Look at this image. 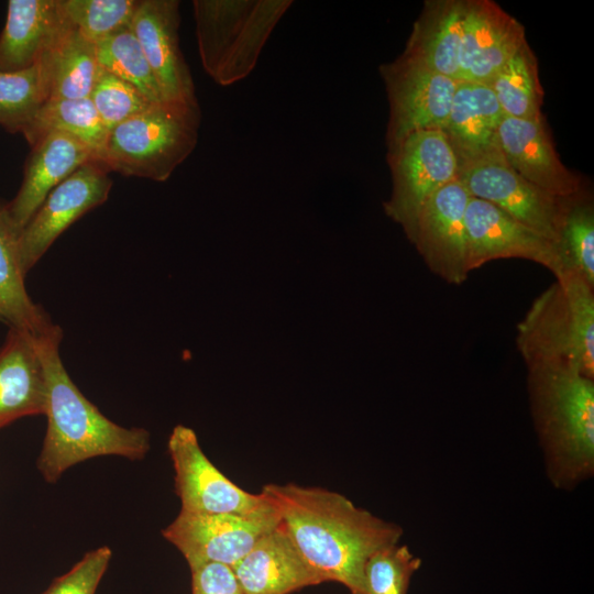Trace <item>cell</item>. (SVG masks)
<instances>
[{"mask_svg": "<svg viewBox=\"0 0 594 594\" xmlns=\"http://www.w3.org/2000/svg\"><path fill=\"white\" fill-rule=\"evenodd\" d=\"M296 548L323 582L364 594L363 566L375 551L398 543L403 529L358 507L344 495L295 483L265 484Z\"/></svg>", "mask_w": 594, "mask_h": 594, "instance_id": "6da1fadb", "label": "cell"}, {"mask_svg": "<svg viewBox=\"0 0 594 594\" xmlns=\"http://www.w3.org/2000/svg\"><path fill=\"white\" fill-rule=\"evenodd\" d=\"M63 331L54 324L35 336L46 383V433L37 469L48 483L88 459L117 455L129 460L145 458L151 447L144 428H125L107 418L68 375L61 354Z\"/></svg>", "mask_w": 594, "mask_h": 594, "instance_id": "7a4b0ae2", "label": "cell"}, {"mask_svg": "<svg viewBox=\"0 0 594 594\" xmlns=\"http://www.w3.org/2000/svg\"><path fill=\"white\" fill-rule=\"evenodd\" d=\"M531 416L554 486L572 488L594 471V378L563 365L527 366Z\"/></svg>", "mask_w": 594, "mask_h": 594, "instance_id": "3957f363", "label": "cell"}, {"mask_svg": "<svg viewBox=\"0 0 594 594\" xmlns=\"http://www.w3.org/2000/svg\"><path fill=\"white\" fill-rule=\"evenodd\" d=\"M594 287L565 273L535 298L517 324L527 366L556 364L594 378Z\"/></svg>", "mask_w": 594, "mask_h": 594, "instance_id": "277c9868", "label": "cell"}, {"mask_svg": "<svg viewBox=\"0 0 594 594\" xmlns=\"http://www.w3.org/2000/svg\"><path fill=\"white\" fill-rule=\"evenodd\" d=\"M200 122L198 102H154L108 132L98 161L124 176L165 182L195 150Z\"/></svg>", "mask_w": 594, "mask_h": 594, "instance_id": "5b68a950", "label": "cell"}, {"mask_svg": "<svg viewBox=\"0 0 594 594\" xmlns=\"http://www.w3.org/2000/svg\"><path fill=\"white\" fill-rule=\"evenodd\" d=\"M290 0L193 1L198 52L207 75L233 85L254 69Z\"/></svg>", "mask_w": 594, "mask_h": 594, "instance_id": "8992f818", "label": "cell"}, {"mask_svg": "<svg viewBox=\"0 0 594 594\" xmlns=\"http://www.w3.org/2000/svg\"><path fill=\"white\" fill-rule=\"evenodd\" d=\"M386 148L392 193L383 208L411 242L420 209L435 193L458 178V163L441 130L411 133Z\"/></svg>", "mask_w": 594, "mask_h": 594, "instance_id": "52a82bcc", "label": "cell"}, {"mask_svg": "<svg viewBox=\"0 0 594 594\" xmlns=\"http://www.w3.org/2000/svg\"><path fill=\"white\" fill-rule=\"evenodd\" d=\"M389 114L386 147L411 133L442 130L459 81L399 55L380 66Z\"/></svg>", "mask_w": 594, "mask_h": 594, "instance_id": "ba28073f", "label": "cell"}, {"mask_svg": "<svg viewBox=\"0 0 594 594\" xmlns=\"http://www.w3.org/2000/svg\"><path fill=\"white\" fill-rule=\"evenodd\" d=\"M167 449L180 510L251 515L272 507L265 493H249L221 473L204 453L191 428L177 425L169 435Z\"/></svg>", "mask_w": 594, "mask_h": 594, "instance_id": "9c48e42d", "label": "cell"}, {"mask_svg": "<svg viewBox=\"0 0 594 594\" xmlns=\"http://www.w3.org/2000/svg\"><path fill=\"white\" fill-rule=\"evenodd\" d=\"M279 522L273 504L270 509L251 515L180 510L162 535L179 550L189 566L213 562L232 568Z\"/></svg>", "mask_w": 594, "mask_h": 594, "instance_id": "30bf717a", "label": "cell"}, {"mask_svg": "<svg viewBox=\"0 0 594 594\" xmlns=\"http://www.w3.org/2000/svg\"><path fill=\"white\" fill-rule=\"evenodd\" d=\"M111 187L108 168L96 160L82 164L56 186L19 233L23 272L28 274L70 224L102 205Z\"/></svg>", "mask_w": 594, "mask_h": 594, "instance_id": "8fae6325", "label": "cell"}, {"mask_svg": "<svg viewBox=\"0 0 594 594\" xmlns=\"http://www.w3.org/2000/svg\"><path fill=\"white\" fill-rule=\"evenodd\" d=\"M458 180L471 197L485 200L556 243L566 198L531 184L504 160L486 161L459 169Z\"/></svg>", "mask_w": 594, "mask_h": 594, "instance_id": "7c38bea8", "label": "cell"}, {"mask_svg": "<svg viewBox=\"0 0 594 594\" xmlns=\"http://www.w3.org/2000/svg\"><path fill=\"white\" fill-rule=\"evenodd\" d=\"M466 268L471 273L499 258H524L563 274L556 243L518 222L494 205L471 197L464 215Z\"/></svg>", "mask_w": 594, "mask_h": 594, "instance_id": "4fadbf2b", "label": "cell"}, {"mask_svg": "<svg viewBox=\"0 0 594 594\" xmlns=\"http://www.w3.org/2000/svg\"><path fill=\"white\" fill-rule=\"evenodd\" d=\"M471 196L457 179L435 193L420 209L411 244L428 268L449 284L466 280L464 215Z\"/></svg>", "mask_w": 594, "mask_h": 594, "instance_id": "5bb4252c", "label": "cell"}, {"mask_svg": "<svg viewBox=\"0 0 594 594\" xmlns=\"http://www.w3.org/2000/svg\"><path fill=\"white\" fill-rule=\"evenodd\" d=\"M179 1L141 0L131 23L165 100L197 103L179 45Z\"/></svg>", "mask_w": 594, "mask_h": 594, "instance_id": "9a60e30c", "label": "cell"}, {"mask_svg": "<svg viewBox=\"0 0 594 594\" xmlns=\"http://www.w3.org/2000/svg\"><path fill=\"white\" fill-rule=\"evenodd\" d=\"M524 25L492 0H463L460 81L487 85L526 41Z\"/></svg>", "mask_w": 594, "mask_h": 594, "instance_id": "2e32d148", "label": "cell"}, {"mask_svg": "<svg viewBox=\"0 0 594 594\" xmlns=\"http://www.w3.org/2000/svg\"><path fill=\"white\" fill-rule=\"evenodd\" d=\"M31 147L16 195L0 206L6 220L18 234L56 186L82 164L96 160L86 144L63 132H50Z\"/></svg>", "mask_w": 594, "mask_h": 594, "instance_id": "e0dca14e", "label": "cell"}, {"mask_svg": "<svg viewBox=\"0 0 594 594\" xmlns=\"http://www.w3.org/2000/svg\"><path fill=\"white\" fill-rule=\"evenodd\" d=\"M498 144L505 163L544 191L560 198L582 191L579 176L560 160L543 117L527 120L504 116Z\"/></svg>", "mask_w": 594, "mask_h": 594, "instance_id": "ac0fdd59", "label": "cell"}, {"mask_svg": "<svg viewBox=\"0 0 594 594\" xmlns=\"http://www.w3.org/2000/svg\"><path fill=\"white\" fill-rule=\"evenodd\" d=\"M504 117L493 90L482 84L459 81L442 132L458 167L503 160L498 127Z\"/></svg>", "mask_w": 594, "mask_h": 594, "instance_id": "d6986e66", "label": "cell"}, {"mask_svg": "<svg viewBox=\"0 0 594 594\" xmlns=\"http://www.w3.org/2000/svg\"><path fill=\"white\" fill-rule=\"evenodd\" d=\"M245 594H290L323 583L282 521L232 566Z\"/></svg>", "mask_w": 594, "mask_h": 594, "instance_id": "ffe728a7", "label": "cell"}, {"mask_svg": "<svg viewBox=\"0 0 594 594\" xmlns=\"http://www.w3.org/2000/svg\"><path fill=\"white\" fill-rule=\"evenodd\" d=\"M46 383L35 336L9 329L0 346V429L12 421L44 415Z\"/></svg>", "mask_w": 594, "mask_h": 594, "instance_id": "44dd1931", "label": "cell"}, {"mask_svg": "<svg viewBox=\"0 0 594 594\" xmlns=\"http://www.w3.org/2000/svg\"><path fill=\"white\" fill-rule=\"evenodd\" d=\"M64 24L58 0H10L0 34V70L28 69L41 59Z\"/></svg>", "mask_w": 594, "mask_h": 594, "instance_id": "7402d4cb", "label": "cell"}, {"mask_svg": "<svg viewBox=\"0 0 594 594\" xmlns=\"http://www.w3.org/2000/svg\"><path fill=\"white\" fill-rule=\"evenodd\" d=\"M463 0H426L402 55L460 81Z\"/></svg>", "mask_w": 594, "mask_h": 594, "instance_id": "603a6c76", "label": "cell"}, {"mask_svg": "<svg viewBox=\"0 0 594 594\" xmlns=\"http://www.w3.org/2000/svg\"><path fill=\"white\" fill-rule=\"evenodd\" d=\"M37 63L42 68L47 100L90 96L99 70L96 44L79 34L65 19L53 44Z\"/></svg>", "mask_w": 594, "mask_h": 594, "instance_id": "cb8c5ba5", "label": "cell"}, {"mask_svg": "<svg viewBox=\"0 0 594 594\" xmlns=\"http://www.w3.org/2000/svg\"><path fill=\"white\" fill-rule=\"evenodd\" d=\"M18 237L0 210V322L9 329L40 336L54 323L26 292Z\"/></svg>", "mask_w": 594, "mask_h": 594, "instance_id": "d4e9b609", "label": "cell"}, {"mask_svg": "<svg viewBox=\"0 0 594 594\" xmlns=\"http://www.w3.org/2000/svg\"><path fill=\"white\" fill-rule=\"evenodd\" d=\"M50 132H63L78 139L92 151L96 161L108 135L89 97L46 100L22 135L32 146Z\"/></svg>", "mask_w": 594, "mask_h": 594, "instance_id": "484cf974", "label": "cell"}, {"mask_svg": "<svg viewBox=\"0 0 594 594\" xmlns=\"http://www.w3.org/2000/svg\"><path fill=\"white\" fill-rule=\"evenodd\" d=\"M488 86L504 116L536 120L542 118L544 91L539 78L538 59L526 40L502 66Z\"/></svg>", "mask_w": 594, "mask_h": 594, "instance_id": "4316f807", "label": "cell"}, {"mask_svg": "<svg viewBox=\"0 0 594 594\" xmlns=\"http://www.w3.org/2000/svg\"><path fill=\"white\" fill-rule=\"evenodd\" d=\"M556 248L563 274H575L594 287V206L582 191L566 198Z\"/></svg>", "mask_w": 594, "mask_h": 594, "instance_id": "83f0119b", "label": "cell"}, {"mask_svg": "<svg viewBox=\"0 0 594 594\" xmlns=\"http://www.w3.org/2000/svg\"><path fill=\"white\" fill-rule=\"evenodd\" d=\"M99 67L128 81L150 101H164L142 47L131 26L96 44Z\"/></svg>", "mask_w": 594, "mask_h": 594, "instance_id": "f1b7e54d", "label": "cell"}, {"mask_svg": "<svg viewBox=\"0 0 594 594\" xmlns=\"http://www.w3.org/2000/svg\"><path fill=\"white\" fill-rule=\"evenodd\" d=\"M46 100L38 63L24 70H0V127L6 131L22 134Z\"/></svg>", "mask_w": 594, "mask_h": 594, "instance_id": "f546056e", "label": "cell"}, {"mask_svg": "<svg viewBox=\"0 0 594 594\" xmlns=\"http://www.w3.org/2000/svg\"><path fill=\"white\" fill-rule=\"evenodd\" d=\"M140 0H58L63 18L97 44L131 26Z\"/></svg>", "mask_w": 594, "mask_h": 594, "instance_id": "4dcf8cb0", "label": "cell"}, {"mask_svg": "<svg viewBox=\"0 0 594 594\" xmlns=\"http://www.w3.org/2000/svg\"><path fill=\"white\" fill-rule=\"evenodd\" d=\"M421 560L398 543L372 553L363 566L364 594H407L410 580Z\"/></svg>", "mask_w": 594, "mask_h": 594, "instance_id": "1f68e13d", "label": "cell"}, {"mask_svg": "<svg viewBox=\"0 0 594 594\" xmlns=\"http://www.w3.org/2000/svg\"><path fill=\"white\" fill-rule=\"evenodd\" d=\"M89 98L108 132L154 103L133 85L101 67Z\"/></svg>", "mask_w": 594, "mask_h": 594, "instance_id": "d6a6232c", "label": "cell"}, {"mask_svg": "<svg viewBox=\"0 0 594 594\" xmlns=\"http://www.w3.org/2000/svg\"><path fill=\"white\" fill-rule=\"evenodd\" d=\"M112 551L102 546L87 552L68 572L56 578L42 594H95Z\"/></svg>", "mask_w": 594, "mask_h": 594, "instance_id": "836d02e7", "label": "cell"}, {"mask_svg": "<svg viewBox=\"0 0 594 594\" xmlns=\"http://www.w3.org/2000/svg\"><path fill=\"white\" fill-rule=\"evenodd\" d=\"M191 594H245L231 566L200 563L189 566Z\"/></svg>", "mask_w": 594, "mask_h": 594, "instance_id": "e575fe53", "label": "cell"}]
</instances>
